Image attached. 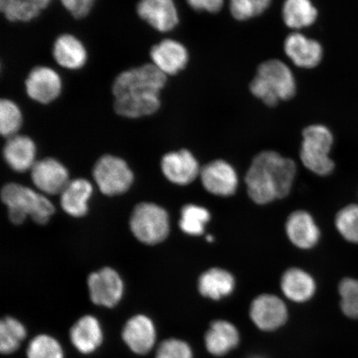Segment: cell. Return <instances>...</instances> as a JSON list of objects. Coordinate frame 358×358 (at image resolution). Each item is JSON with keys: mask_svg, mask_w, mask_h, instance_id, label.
<instances>
[{"mask_svg": "<svg viewBox=\"0 0 358 358\" xmlns=\"http://www.w3.org/2000/svg\"><path fill=\"white\" fill-rule=\"evenodd\" d=\"M166 83L167 76L152 64L122 71L112 86L116 113L129 119L156 113L161 105L160 93Z\"/></svg>", "mask_w": 358, "mask_h": 358, "instance_id": "cell-1", "label": "cell"}, {"mask_svg": "<svg viewBox=\"0 0 358 358\" xmlns=\"http://www.w3.org/2000/svg\"><path fill=\"white\" fill-rule=\"evenodd\" d=\"M296 174V164L274 151H264L255 157L245 176L250 199L267 204L289 194Z\"/></svg>", "mask_w": 358, "mask_h": 358, "instance_id": "cell-2", "label": "cell"}, {"mask_svg": "<svg viewBox=\"0 0 358 358\" xmlns=\"http://www.w3.org/2000/svg\"><path fill=\"white\" fill-rule=\"evenodd\" d=\"M296 90L292 70L279 59L263 62L250 84L252 95L268 106H275L280 101L292 99Z\"/></svg>", "mask_w": 358, "mask_h": 358, "instance_id": "cell-3", "label": "cell"}, {"mask_svg": "<svg viewBox=\"0 0 358 358\" xmlns=\"http://www.w3.org/2000/svg\"><path fill=\"white\" fill-rule=\"evenodd\" d=\"M1 199L7 206L8 217L20 225L29 216L40 225H44L55 213V206L44 194L17 183H8L1 191Z\"/></svg>", "mask_w": 358, "mask_h": 358, "instance_id": "cell-4", "label": "cell"}, {"mask_svg": "<svg viewBox=\"0 0 358 358\" xmlns=\"http://www.w3.org/2000/svg\"><path fill=\"white\" fill-rule=\"evenodd\" d=\"M301 149L303 164L320 176L333 172L334 163L329 153L334 145V136L324 124H312L303 129Z\"/></svg>", "mask_w": 358, "mask_h": 358, "instance_id": "cell-5", "label": "cell"}, {"mask_svg": "<svg viewBox=\"0 0 358 358\" xmlns=\"http://www.w3.org/2000/svg\"><path fill=\"white\" fill-rule=\"evenodd\" d=\"M129 227L138 241L156 245L167 238L170 231L169 214L160 206L142 203L134 208Z\"/></svg>", "mask_w": 358, "mask_h": 358, "instance_id": "cell-6", "label": "cell"}, {"mask_svg": "<svg viewBox=\"0 0 358 358\" xmlns=\"http://www.w3.org/2000/svg\"><path fill=\"white\" fill-rule=\"evenodd\" d=\"M92 176L102 194L106 196L124 194L134 182V174L127 163L113 155H104L98 159Z\"/></svg>", "mask_w": 358, "mask_h": 358, "instance_id": "cell-7", "label": "cell"}, {"mask_svg": "<svg viewBox=\"0 0 358 358\" xmlns=\"http://www.w3.org/2000/svg\"><path fill=\"white\" fill-rule=\"evenodd\" d=\"M90 298L97 306L113 308L122 301L124 283L113 268L106 267L88 277Z\"/></svg>", "mask_w": 358, "mask_h": 358, "instance_id": "cell-8", "label": "cell"}, {"mask_svg": "<svg viewBox=\"0 0 358 358\" xmlns=\"http://www.w3.org/2000/svg\"><path fill=\"white\" fill-rule=\"evenodd\" d=\"M62 80L52 67H34L25 80V91L31 100L42 105L50 104L61 95Z\"/></svg>", "mask_w": 358, "mask_h": 358, "instance_id": "cell-9", "label": "cell"}, {"mask_svg": "<svg viewBox=\"0 0 358 358\" xmlns=\"http://www.w3.org/2000/svg\"><path fill=\"white\" fill-rule=\"evenodd\" d=\"M250 316L259 329L270 332L285 324L288 310L281 299L265 294L254 299L250 306Z\"/></svg>", "mask_w": 358, "mask_h": 358, "instance_id": "cell-10", "label": "cell"}, {"mask_svg": "<svg viewBox=\"0 0 358 358\" xmlns=\"http://www.w3.org/2000/svg\"><path fill=\"white\" fill-rule=\"evenodd\" d=\"M138 17L160 33L171 32L178 24V10L174 0H140Z\"/></svg>", "mask_w": 358, "mask_h": 358, "instance_id": "cell-11", "label": "cell"}, {"mask_svg": "<svg viewBox=\"0 0 358 358\" xmlns=\"http://www.w3.org/2000/svg\"><path fill=\"white\" fill-rule=\"evenodd\" d=\"M30 171L34 185L44 194H61L71 181L64 165L55 159L37 161Z\"/></svg>", "mask_w": 358, "mask_h": 358, "instance_id": "cell-12", "label": "cell"}, {"mask_svg": "<svg viewBox=\"0 0 358 358\" xmlns=\"http://www.w3.org/2000/svg\"><path fill=\"white\" fill-rule=\"evenodd\" d=\"M284 50L295 66L303 69H315L324 58L321 43L299 32L291 33L286 37Z\"/></svg>", "mask_w": 358, "mask_h": 358, "instance_id": "cell-13", "label": "cell"}, {"mask_svg": "<svg viewBox=\"0 0 358 358\" xmlns=\"http://www.w3.org/2000/svg\"><path fill=\"white\" fill-rule=\"evenodd\" d=\"M150 56L151 64L167 77L180 73L189 61V53L185 45L171 38L154 45Z\"/></svg>", "mask_w": 358, "mask_h": 358, "instance_id": "cell-14", "label": "cell"}, {"mask_svg": "<svg viewBox=\"0 0 358 358\" xmlns=\"http://www.w3.org/2000/svg\"><path fill=\"white\" fill-rule=\"evenodd\" d=\"M200 178L205 189L217 196H231L238 186V178L235 169L226 161L221 159L205 165L201 169Z\"/></svg>", "mask_w": 358, "mask_h": 358, "instance_id": "cell-15", "label": "cell"}, {"mask_svg": "<svg viewBox=\"0 0 358 358\" xmlns=\"http://www.w3.org/2000/svg\"><path fill=\"white\" fill-rule=\"evenodd\" d=\"M161 169L168 180L178 185H187L200 176L198 160L187 150L170 152L163 157Z\"/></svg>", "mask_w": 358, "mask_h": 358, "instance_id": "cell-16", "label": "cell"}, {"mask_svg": "<svg viewBox=\"0 0 358 358\" xmlns=\"http://www.w3.org/2000/svg\"><path fill=\"white\" fill-rule=\"evenodd\" d=\"M124 342L138 355H145L153 348L156 341L155 326L149 317L134 316L125 324L122 331Z\"/></svg>", "mask_w": 358, "mask_h": 358, "instance_id": "cell-17", "label": "cell"}, {"mask_svg": "<svg viewBox=\"0 0 358 358\" xmlns=\"http://www.w3.org/2000/svg\"><path fill=\"white\" fill-rule=\"evenodd\" d=\"M52 56L62 69L77 71L86 65L88 53L79 38L73 34H64L53 43Z\"/></svg>", "mask_w": 358, "mask_h": 358, "instance_id": "cell-18", "label": "cell"}, {"mask_svg": "<svg viewBox=\"0 0 358 358\" xmlns=\"http://www.w3.org/2000/svg\"><path fill=\"white\" fill-rule=\"evenodd\" d=\"M3 155L8 166L19 173L32 169L37 162V148L34 141L29 136L20 134L7 138Z\"/></svg>", "mask_w": 358, "mask_h": 358, "instance_id": "cell-19", "label": "cell"}, {"mask_svg": "<svg viewBox=\"0 0 358 358\" xmlns=\"http://www.w3.org/2000/svg\"><path fill=\"white\" fill-rule=\"evenodd\" d=\"M289 241L297 248L310 249L319 241L320 232L310 213L294 212L290 215L285 225Z\"/></svg>", "mask_w": 358, "mask_h": 358, "instance_id": "cell-20", "label": "cell"}, {"mask_svg": "<svg viewBox=\"0 0 358 358\" xmlns=\"http://www.w3.org/2000/svg\"><path fill=\"white\" fill-rule=\"evenodd\" d=\"M240 334L234 324L226 320H217L205 335V345L212 355L222 357L238 345Z\"/></svg>", "mask_w": 358, "mask_h": 358, "instance_id": "cell-21", "label": "cell"}, {"mask_svg": "<svg viewBox=\"0 0 358 358\" xmlns=\"http://www.w3.org/2000/svg\"><path fill=\"white\" fill-rule=\"evenodd\" d=\"M70 338L73 346L83 355L95 352L103 341L99 321L91 315L80 317L71 328Z\"/></svg>", "mask_w": 358, "mask_h": 358, "instance_id": "cell-22", "label": "cell"}, {"mask_svg": "<svg viewBox=\"0 0 358 358\" xmlns=\"http://www.w3.org/2000/svg\"><path fill=\"white\" fill-rule=\"evenodd\" d=\"M92 192V185L87 179L77 178L70 181L60 194L62 209L71 217L85 216L88 212V201Z\"/></svg>", "mask_w": 358, "mask_h": 358, "instance_id": "cell-23", "label": "cell"}, {"mask_svg": "<svg viewBox=\"0 0 358 358\" xmlns=\"http://www.w3.org/2000/svg\"><path fill=\"white\" fill-rule=\"evenodd\" d=\"M281 289L291 301L303 303L315 293L316 284L313 277L298 268L286 271L281 278Z\"/></svg>", "mask_w": 358, "mask_h": 358, "instance_id": "cell-24", "label": "cell"}, {"mask_svg": "<svg viewBox=\"0 0 358 358\" xmlns=\"http://www.w3.org/2000/svg\"><path fill=\"white\" fill-rule=\"evenodd\" d=\"M319 12L311 0H285L282 19L294 32L308 28L317 21Z\"/></svg>", "mask_w": 358, "mask_h": 358, "instance_id": "cell-25", "label": "cell"}, {"mask_svg": "<svg viewBox=\"0 0 358 358\" xmlns=\"http://www.w3.org/2000/svg\"><path fill=\"white\" fill-rule=\"evenodd\" d=\"M234 277L220 268H213L205 271L199 280V292L203 296L219 301L234 292Z\"/></svg>", "mask_w": 358, "mask_h": 358, "instance_id": "cell-26", "label": "cell"}, {"mask_svg": "<svg viewBox=\"0 0 358 358\" xmlns=\"http://www.w3.org/2000/svg\"><path fill=\"white\" fill-rule=\"evenodd\" d=\"M52 0H0V10L12 22H28L41 15Z\"/></svg>", "mask_w": 358, "mask_h": 358, "instance_id": "cell-27", "label": "cell"}, {"mask_svg": "<svg viewBox=\"0 0 358 358\" xmlns=\"http://www.w3.org/2000/svg\"><path fill=\"white\" fill-rule=\"evenodd\" d=\"M26 335V329L19 320L11 317H4L0 323V351L3 355L15 352Z\"/></svg>", "mask_w": 358, "mask_h": 358, "instance_id": "cell-28", "label": "cell"}, {"mask_svg": "<svg viewBox=\"0 0 358 358\" xmlns=\"http://www.w3.org/2000/svg\"><path fill=\"white\" fill-rule=\"evenodd\" d=\"M210 218L211 216L207 209L194 204L186 205L181 211L179 227L187 235L200 236L203 234Z\"/></svg>", "mask_w": 358, "mask_h": 358, "instance_id": "cell-29", "label": "cell"}, {"mask_svg": "<svg viewBox=\"0 0 358 358\" xmlns=\"http://www.w3.org/2000/svg\"><path fill=\"white\" fill-rule=\"evenodd\" d=\"M22 114L20 106L10 99L0 101V133L8 138L16 136L22 127Z\"/></svg>", "mask_w": 358, "mask_h": 358, "instance_id": "cell-30", "label": "cell"}, {"mask_svg": "<svg viewBox=\"0 0 358 358\" xmlns=\"http://www.w3.org/2000/svg\"><path fill=\"white\" fill-rule=\"evenodd\" d=\"M28 358H64L61 344L55 338L46 334L37 336L27 349Z\"/></svg>", "mask_w": 358, "mask_h": 358, "instance_id": "cell-31", "label": "cell"}, {"mask_svg": "<svg viewBox=\"0 0 358 358\" xmlns=\"http://www.w3.org/2000/svg\"><path fill=\"white\" fill-rule=\"evenodd\" d=\"M335 225L344 239L358 243V206L348 205L340 210L336 217Z\"/></svg>", "mask_w": 358, "mask_h": 358, "instance_id": "cell-32", "label": "cell"}, {"mask_svg": "<svg viewBox=\"0 0 358 358\" xmlns=\"http://www.w3.org/2000/svg\"><path fill=\"white\" fill-rule=\"evenodd\" d=\"M272 0H229L232 17L239 21H246L265 13Z\"/></svg>", "mask_w": 358, "mask_h": 358, "instance_id": "cell-33", "label": "cell"}, {"mask_svg": "<svg viewBox=\"0 0 358 358\" xmlns=\"http://www.w3.org/2000/svg\"><path fill=\"white\" fill-rule=\"evenodd\" d=\"M338 292L341 297L340 307L344 315L350 319L358 320V280L343 279L340 282Z\"/></svg>", "mask_w": 358, "mask_h": 358, "instance_id": "cell-34", "label": "cell"}, {"mask_svg": "<svg viewBox=\"0 0 358 358\" xmlns=\"http://www.w3.org/2000/svg\"><path fill=\"white\" fill-rule=\"evenodd\" d=\"M156 358H194L191 347L180 339L169 338L160 344Z\"/></svg>", "mask_w": 358, "mask_h": 358, "instance_id": "cell-35", "label": "cell"}, {"mask_svg": "<svg viewBox=\"0 0 358 358\" xmlns=\"http://www.w3.org/2000/svg\"><path fill=\"white\" fill-rule=\"evenodd\" d=\"M62 6L76 19H83L92 11L95 0H60Z\"/></svg>", "mask_w": 358, "mask_h": 358, "instance_id": "cell-36", "label": "cell"}, {"mask_svg": "<svg viewBox=\"0 0 358 358\" xmlns=\"http://www.w3.org/2000/svg\"><path fill=\"white\" fill-rule=\"evenodd\" d=\"M189 6L196 11L217 13L224 6V0H187Z\"/></svg>", "mask_w": 358, "mask_h": 358, "instance_id": "cell-37", "label": "cell"}, {"mask_svg": "<svg viewBox=\"0 0 358 358\" xmlns=\"http://www.w3.org/2000/svg\"><path fill=\"white\" fill-rule=\"evenodd\" d=\"M213 240L214 239H213V237L212 236H208L207 237V241H209V243H213Z\"/></svg>", "mask_w": 358, "mask_h": 358, "instance_id": "cell-38", "label": "cell"}, {"mask_svg": "<svg viewBox=\"0 0 358 358\" xmlns=\"http://www.w3.org/2000/svg\"><path fill=\"white\" fill-rule=\"evenodd\" d=\"M252 358H263V357H254Z\"/></svg>", "mask_w": 358, "mask_h": 358, "instance_id": "cell-39", "label": "cell"}]
</instances>
